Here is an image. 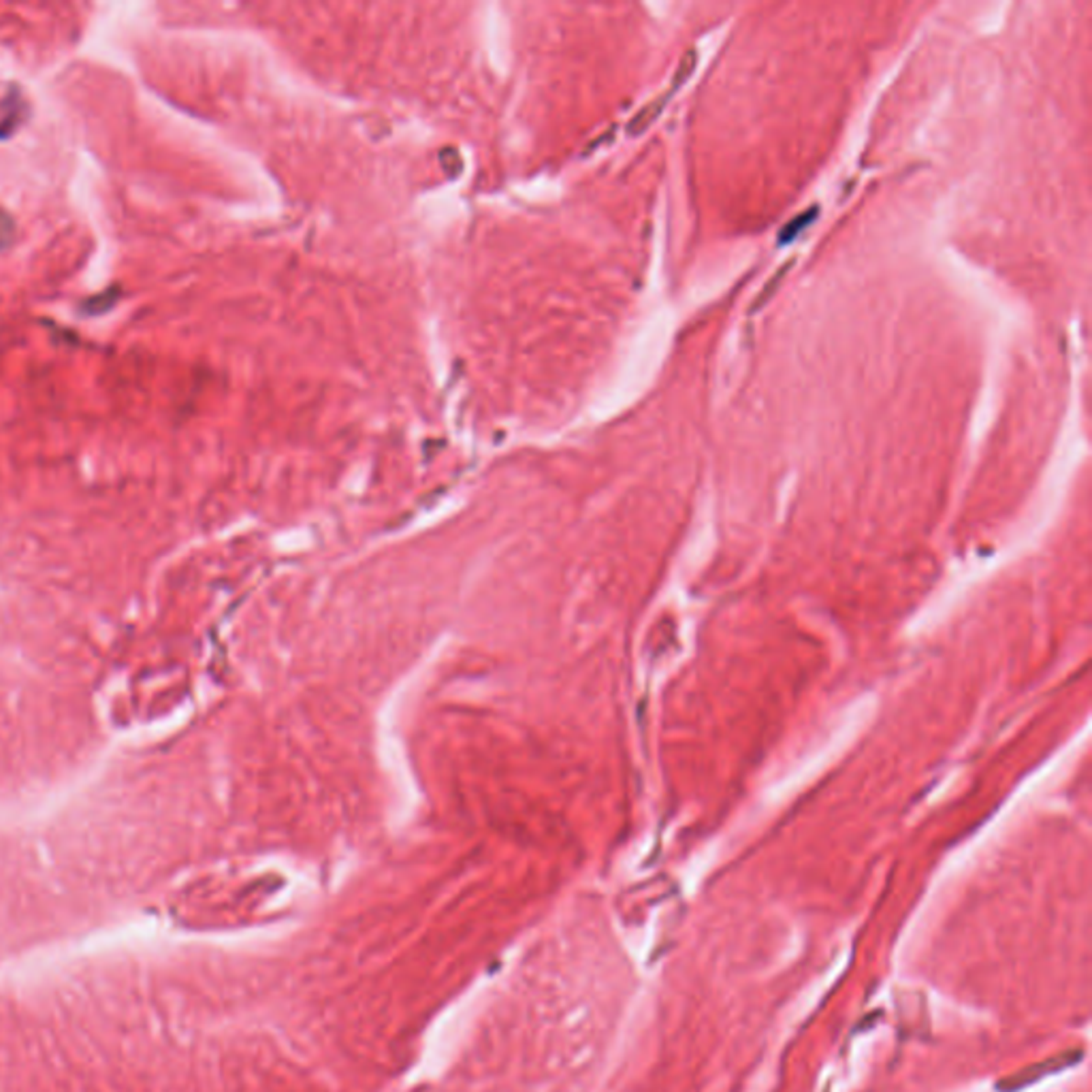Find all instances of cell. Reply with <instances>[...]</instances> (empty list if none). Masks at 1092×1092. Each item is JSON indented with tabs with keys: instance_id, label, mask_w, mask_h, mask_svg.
Instances as JSON below:
<instances>
[{
	"instance_id": "1",
	"label": "cell",
	"mask_w": 1092,
	"mask_h": 1092,
	"mask_svg": "<svg viewBox=\"0 0 1092 1092\" xmlns=\"http://www.w3.org/2000/svg\"><path fill=\"white\" fill-rule=\"evenodd\" d=\"M666 105V96H660V99H655L640 109L639 114L634 115L632 122H629L628 126V133L629 135H640L645 128H649L653 125V120H658V115L661 114V109Z\"/></svg>"
},
{
	"instance_id": "4",
	"label": "cell",
	"mask_w": 1092,
	"mask_h": 1092,
	"mask_svg": "<svg viewBox=\"0 0 1092 1092\" xmlns=\"http://www.w3.org/2000/svg\"><path fill=\"white\" fill-rule=\"evenodd\" d=\"M695 64H698V51H695V49H689V51H685V56H682V58H681V62H679L677 73H674L672 88H679L682 82H687V80H689V75L693 73Z\"/></svg>"
},
{
	"instance_id": "3",
	"label": "cell",
	"mask_w": 1092,
	"mask_h": 1092,
	"mask_svg": "<svg viewBox=\"0 0 1092 1092\" xmlns=\"http://www.w3.org/2000/svg\"><path fill=\"white\" fill-rule=\"evenodd\" d=\"M794 263H796V261H794V258H790V261H788V263H785V265H781V268H779V269H777V273H775V276H772V278H770V282H766V286H764V290H762V292H759V297H758V299H756V303H753V311H756V310H759V308H762V305H764V303H766V301H769V299H770V297H772V295H775V290H777V289H779V284H781V279H783V278H785V276H788V271H790V269H792V268H794Z\"/></svg>"
},
{
	"instance_id": "2",
	"label": "cell",
	"mask_w": 1092,
	"mask_h": 1092,
	"mask_svg": "<svg viewBox=\"0 0 1092 1092\" xmlns=\"http://www.w3.org/2000/svg\"><path fill=\"white\" fill-rule=\"evenodd\" d=\"M817 213H819V207L814 205V207H809V210H804L803 213H798L796 218H792L790 223L783 226L781 233H779V244H790L792 239L798 235V233H801L803 229H807V226L814 223V220L817 218Z\"/></svg>"
}]
</instances>
